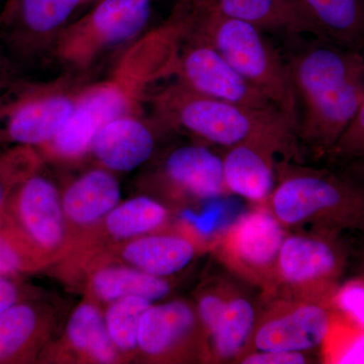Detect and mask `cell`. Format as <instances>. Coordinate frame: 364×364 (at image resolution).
Listing matches in <instances>:
<instances>
[{
  "instance_id": "cell-1",
  "label": "cell",
  "mask_w": 364,
  "mask_h": 364,
  "mask_svg": "<svg viewBox=\"0 0 364 364\" xmlns=\"http://www.w3.org/2000/svg\"><path fill=\"white\" fill-rule=\"evenodd\" d=\"M186 31V7L181 0L164 25L129 46L104 80L79 88L73 112L53 138L55 151L67 159H79L90 151L105 124L140 116L155 83L176 75Z\"/></svg>"
},
{
  "instance_id": "cell-2",
  "label": "cell",
  "mask_w": 364,
  "mask_h": 364,
  "mask_svg": "<svg viewBox=\"0 0 364 364\" xmlns=\"http://www.w3.org/2000/svg\"><path fill=\"white\" fill-rule=\"evenodd\" d=\"M287 63L298 102V143L325 158L364 102V54L315 38Z\"/></svg>"
},
{
  "instance_id": "cell-3",
  "label": "cell",
  "mask_w": 364,
  "mask_h": 364,
  "mask_svg": "<svg viewBox=\"0 0 364 364\" xmlns=\"http://www.w3.org/2000/svg\"><path fill=\"white\" fill-rule=\"evenodd\" d=\"M186 35L212 45L272 102L296 132L298 102L289 66L287 60L268 42L264 32L198 0H188Z\"/></svg>"
},
{
  "instance_id": "cell-4",
  "label": "cell",
  "mask_w": 364,
  "mask_h": 364,
  "mask_svg": "<svg viewBox=\"0 0 364 364\" xmlns=\"http://www.w3.org/2000/svg\"><path fill=\"white\" fill-rule=\"evenodd\" d=\"M291 158L277 165L270 210L284 227L311 225L341 233L364 231V188L339 171L301 166Z\"/></svg>"
},
{
  "instance_id": "cell-5",
  "label": "cell",
  "mask_w": 364,
  "mask_h": 364,
  "mask_svg": "<svg viewBox=\"0 0 364 364\" xmlns=\"http://www.w3.org/2000/svg\"><path fill=\"white\" fill-rule=\"evenodd\" d=\"M148 102L163 124L224 148L256 139L296 140V132L277 109H253L191 90L181 81L151 93Z\"/></svg>"
},
{
  "instance_id": "cell-6",
  "label": "cell",
  "mask_w": 364,
  "mask_h": 364,
  "mask_svg": "<svg viewBox=\"0 0 364 364\" xmlns=\"http://www.w3.org/2000/svg\"><path fill=\"white\" fill-rule=\"evenodd\" d=\"M79 88L66 78H18L0 91V143L40 148L52 140L75 107Z\"/></svg>"
},
{
  "instance_id": "cell-7",
  "label": "cell",
  "mask_w": 364,
  "mask_h": 364,
  "mask_svg": "<svg viewBox=\"0 0 364 364\" xmlns=\"http://www.w3.org/2000/svg\"><path fill=\"white\" fill-rule=\"evenodd\" d=\"M150 14V0H97L88 13L63 28L51 51L73 70L87 69L105 52L135 40Z\"/></svg>"
},
{
  "instance_id": "cell-8",
  "label": "cell",
  "mask_w": 364,
  "mask_h": 364,
  "mask_svg": "<svg viewBox=\"0 0 364 364\" xmlns=\"http://www.w3.org/2000/svg\"><path fill=\"white\" fill-rule=\"evenodd\" d=\"M339 234L314 230L286 236L277 265V279L296 299L330 301L343 273L347 250Z\"/></svg>"
},
{
  "instance_id": "cell-9",
  "label": "cell",
  "mask_w": 364,
  "mask_h": 364,
  "mask_svg": "<svg viewBox=\"0 0 364 364\" xmlns=\"http://www.w3.org/2000/svg\"><path fill=\"white\" fill-rule=\"evenodd\" d=\"M85 0H6L0 43L14 62H32L47 50Z\"/></svg>"
},
{
  "instance_id": "cell-10",
  "label": "cell",
  "mask_w": 364,
  "mask_h": 364,
  "mask_svg": "<svg viewBox=\"0 0 364 364\" xmlns=\"http://www.w3.org/2000/svg\"><path fill=\"white\" fill-rule=\"evenodd\" d=\"M176 76L182 85L205 97L248 109L279 111L212 45L186 33L179 53Z\"/></svg>"
},
{
  "instance_id": "cell-11",
  "label": "cell",
  "mask_w": 364,
  "mask_h": 364,
  "mask_svg": "<svg viewBox=\"0 0 364 364\" xmlns=\"http://www.w3.org/2000/svg\"><path fill=\"white\" fill-rule=\"evenodd\" d=\"M333 320L330 301H284L258 318L251 340L258 351H311L324 344Z\"/></svg>"
},
{
  "instance_id": "cell-12",
  "label": "cell",
  "mask_w": 364,
  "mask_h": 364,
  "mask_svg": "<svg viewBox=\"0 0 364 364\" xmlns=\"http://www.w3.org/2000/svg\"><path fill=\"white\" fill-rule=\"evenodd\" d=\"M287 234L272 210H253L228 230L223 240L227 263L255 284L272 287Z\"/></svg>"
},
{
  "instance_id": "cell-13",
  "label": "cell",
  "mask_w": 364,
  "mask_h": 364,
  "mask_svg": "<svg viewBox=\"0 0 364 364\" xmlns=\"http://www.w3.org/2000/svg\"><path fill=\"white\" fill-rule=\"evenodd\" d=\"M64 210L54 183L37 171L14 191L6 215L36 252L58 247L64 237Z\"/></svg>"
},
{
  "instance_id": "cell-14",
  "label": "cell",
  "mask_w": 364,
  "mask_h": 364,
  "mask_svg": "<svg viewBox=\"0 0 364 364\" xmlns=\"http://www.w3.org/2000/svg\"><path fill=\"white\" fill-rule=\"evenodd\" d=\"M299 159V144L287 139H256L227 148L223 158L228 191L251 202L268 200L275 188V155Z\"/></svg>"
},
{
  "instance_id": "cell-15",
  "label": "cell",
  "mask_w": 364,
  "mask_h": 364,
  "mask_svg": "<svg viewBox=\"0 0 364 364\" xmlns=\"http://www.w3.org/2000/svg\"><path fill=\"white\" fill-rule=\"evenodd\" d=\"M220 13L251 23L264 33L299 40L312 35L323 39L310 9L301 0H198Z\"/></svg>"
},
{
  "instance_id": "cell-16",
  "label": "cell",
  "mask_w": 364,
  "mask_h": 364,
  "mask_svg": "<svg viewBox=\"0 0 364 364\" xmlns=\"http://www.w3.org/2000/svg\"><path fill=\"white\" fill-rule=\"evenodd\" d=\"M140 117H117L95 134L90 151L105 168L129 172L149 159L154 151V135Z\"/></svg>"
},
{
  "instance_id": "cell-17",
  "label": "cell",
  "mask_w": 364,
  "mask_h": 364,
  "mask_svg": "<svg viewBox=\"0 0 364 364\" xmlns=\"http://www.w3.org/2000/svg\"><path fill=\"white\" fill-rule=\"evenodd\" d=\"M164 173L174 186L200 200H210L228 191L223 158L202 145H186L172 151Z\"/></svg>"
},
{
  "instance_id": "cell-18",
  "label": "cell",
  "mask_w": 364,
  "mask_h": 364,
  "mask_svg": "<svg viewBox=\"0 0 364 364\" xmlns=\"http://www.w3.org/2000/svg\"><path fill=\"white\" fill-rule=\"evenodd\" d=\"M196 320L195 311L186 301L151 305L141 318L138 347L148 355H164L193 332Z\"/></svg>"
},
{
  "instance_id": "cell-19",
  "label": "cell",
  "mask_w": 364,
  "mask_h": 364,
  "mask_svg": "<svg viewBox=\"0 0 364 364\" xmlns=\"http://www.w3.org/2000/svg\"><path fill=\"white\" fill-rule=\"evenodd\" d=\"M121 198L116 177L107 170L86 172L66 189L62 198L64 214L79 225H90L107 215Z\"/></svg>"
},
{
  "instance_id": "cell-20",
  "label": "cell",
  "mask_w": 364,
  "mask_h": 364,
  "mask_svg": "<svg viewBox=\"0 0 364 364\" xmlns=\"http://www.w3.org/2000/svg\"><path fill=\"white\" fill-rule=\"evenodd\" d=\"M195 255L191 241L170 235L141 237L127 244L123 251L124 259L132 267L160 277L181 272Z\"/></svg>"
},
{
  "instance_id": "cell-21",
  "label": "cell",
  "mask_w": 364,
  "mask_h": 364,
  "mask_svg": "<svg viewBox=\"0 0 364 364\" xmlns=\"http://www.w3.org/2000/svg\"><path fill=\"white\" fill-rule=\"evenodd\" d=\"M323 39L364 54V0H301Z\"/></svg>"
},
{
  "instance_id": "cell-22",
  "label": "cell",
  "mask_w": 364,
  "mask_h": 364,
  "mask_svg": "<svg viewBox=\"0 0 364 364\" xmlns=\"http://www.w3.org/2000/svg\"><path fill=\"white\" fill-rule=\"evenodd\" d=\"M257 321L252 301L231 293L224 313L210 336L215 358L220 360L240 358L251 342Z\"/></svg>"
},
{
  "instance_id": "cell-23",
  "label": "cell",
  "mask_w": 364,
  "mask_h": 364,
  "mask_svg": "<svg viewBox=\"0 0 364 364\" xmlns=\"http://www.w3.org/2000/svg\"><path fill=\"white\" fill-rule=\"evenodd\" d=\"M92 289L98 298L114 301L124 296H141L151 303L170 293V284L164 277H156L134 267H107L97 272Z\"/></svg>"
},
{
  "instance_id": "cell-24",
  "label": "cell",
  "mask_w": 364,
  "mask_h": 364,
  "mask_svg": "<svg viewBox=\"0 0 364 364\" xmlns=\"http://www.w3.org/2000/svg\"><path fill=\"white\" fill-rule=\"evenodd\" d=\"M40 314L28 303L16 304L0 316V363H18L28 358L37 341Z\"/></svg>"
},
{
  "instance_id": "cell-25",
  "label": "cell",
  "mask_w": 364,
  "mask_h": 364,
  "mask_svg": "<svg viewBox=\"0 0 364 364\" xmlns=\"http://www.w3.org/2000/svg\"><path fill=\"white\" fill-rule=\"evenodd\" d=\"M67 335L74 348L85 352L97 363H112L116 360V345L97 306L91 304L79 306L72 314Z\"/></svg>"
},
{
  "instance_id": "cell-26",
  "label": "cell",
  "mask_w": 364,
  "mask_h": 364,
  "mask_svg": "<svg viewBox=\"0 0 364 364\" xmlns=\"http://www.w3.org/2000/svg\"><path fill=\"white\" fill-rule=\"evenodd\" d=\"M167 217L168 212L161 203L138 196L117 205L107 215L105 226L114 238L130 239L161 226Z\"/></svg>"
},
{
  "instance_id": "cell-27",
  "label": "cell",
  "mask_w": 364,
  "mask_h": 364,
  "mask_svg": "<svg viewBox=\"0 0 364 364\" xmlns=\"http://www.w3.org/2000/svg\"><path fill=\"white\" fill-rule=\"evenodd\" d=\"M150 306V301L136 296L112 301L105 314V323L117 348L128 351L138 346L139 325Z\"/></svg>"
},
{
  "instance_id": "cell-28",
  "label": "cell",
  "mask_w": 364,
  "mask_h": 364,
  "mask_svg": "<svg viewBox=\"0 0 364 364\" xmlns=\"http://www.w3.org/2000/svg\"><path fill=\"white\" fill-rule=\"evenodd\" d=\"M38 166L39 155L33 147L14 146L0 154V218L6 215L14 191Z\"/></svg>"
},
{
  "instance_id": "cell-29",
  "label": "cell",
  "mask_w": 364,
  "mask_h": 364,
  "mask_svg": "<svg viewBox=\"0 0 364 364\" xmlns=\"http://www.w3.org/2000/svg\"><path fill=\"white\" fill-rule=\"evenodd\" d=\"M37 263V252L9 221L6 213L0 218V275L16 277Z\"/></svg>"
},
{
  "instance_id": "cell-30",
  "label": "cell",
  "mask_w": 364,
  "mask_h": 364,
  "mask_svg": "<svg viewBox=\"0 0 364 364\" xmlns=\"http://www.w3.org/2000/svg\"><path fill=\"white\" fill-rule=\"evenodd\" d=\"M322 348L327 363L364 364V330L346 324L334 316Z\"/></svg>"
},
{
  "instance_id": "cell-31",
  "label": "cell",
  "mask_w": 364,
  "mask_h": 364,
  "mask_svg": "<svg viewBox=\"0 0 364 364\" xmlns=\"http://www.w3.org/2000/svg\"><path fill=\"white\" fill-rule=\"evenodd\" d=\"M335 318L364 330V279L348 280L337 287L330 299Z\"/></svg>"
},
{
  "instance_id": "cell-32",
  "label": "cell",
  "mask_w": 364,
  "mask_h": 364,
  "mask_svg": "<svg viewBox=\"0 0 364 364\" xmlns=\"http://www.w3.org/2000/svg\"><path fill=\"white\" fill-rule=\"evenodd\" d=\"M325 158L337 166L364 163V102Z\"/></svg>"
},
{
  "instance_id": "cell-33",
  "label": "cell",
  "mask_w": 364,
  "mask_h": 364,
  "mask_svg": "<svg viewBox=\"0 0 364 364\" xmlns=\"http://www.w3.org/2000/svg\"><path fill=\"white\" fill-rule=\"evenodd\" d=\"M239 360L243 364H306L310 359L304 352L255 350L244 353Z\"/></svg>"
},
{
  "instance_id": "cell-34",
  "label": "cell",
  "mask_w": 364,
  "mask_h": 364,
  "mask_svg": "<svg viewBox=\"0 0 364 364\" xmlns=\"http://www.w3.org/2000/svg\"><path fill=\"white\" fill-rule=\"evenodd\" d=\"M14 277L0 275V316L21 301V287Z\"/></svg>"
},
{
  "instance_id": "cell-35",
  "label": "cell",
  "mask_w": 364,
  "mask_h": 364,
  "mask_svg": "<svg viewBox=\"0 0 364 364\" xmlns=\"http://www.w3.org/2000/svg\"><path fill=\"white\" fill-rule=\"evenodd\" d=\"M18 78L16 62L0 43V91L6 90L7 86L11 85Z\"/></svg>"
},
{
  "instance_id": "cell-36",
  "label": "cell",
  "mask_w": 364,
  "mask_h": 364,
  "mask_svg": "<svg viewBox=\"0 0 364 364\" xmlns=\"http://www.w3.org/2000/svg\"><path fill=\"white\" fill-rule=\"evenodd\" d=\"M340 173L364 188V163L339 166Z\"/></svg>"
},
{
  "instance_id": "cell-37",
  "label": "cell",
  "mask_w": 364,
  "mask_h": 364,
  "mask_svg": "<svg viewBox=\"0 0 364 364\" xmlns=\"http://www.w3.org/2000/svg\"><path fill=\"white\" fill-rule=\"evenodd\" d=\"M97 0H85V6H87V4H93V2H97Z\"/></svg>"
}]
</instances>
